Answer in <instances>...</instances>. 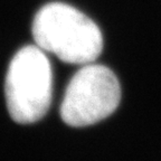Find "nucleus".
Listing matches in <instances>:
<instances>
[{
	"label": "nucleus",
	"instance_id": "f257e3e1",
	"mask_svg": "<svg viewBox=\"0 0 161 161\" xmlns=\"http://www.w3.org/2000/svg\"><path fill=\"white\" fill-rule=\"evenodd\" d=\"M33 36L40 49L67 64L93 63L103 48V37L96 24L62 3H48L36 14Z\"/></svg>",
	"mask_w": 161,
	"mask_h": 161
},
{
	"label": "nucleus",
	"instance_id": "f03ea898",
	"mask_svg": "<svg viewBox=\"0 0 161 161\" xmlns=\"http://www.w3.org/2000/svg\"><path fill=\"white\" fill-rule=\"evenodd\" d=\"M53 73L45 52L26 46L14 56L6 76L5 93L10 116L17 123L37 122L52 102Z\"/></svg>",
	"mask_w": 161,
	"mask_h": 161
},
{
	"label": "nucleus",
	"instance_id": "7ed1b4c3",
	"mask_svg": "<svg viewBox=\"0 0 161 161\" xmlns=\"http://www.w3.org/2000/svg\"><path fill=\"white\" fill-rule=\"evenodd\" d=\"M121 87L113 72L103 65L86 64L69 80L60 105V116L70 126H87L113 113Z\"/></svg>",
	"mask_w": 161,
	"mask_h": 161
}]
</instances>
